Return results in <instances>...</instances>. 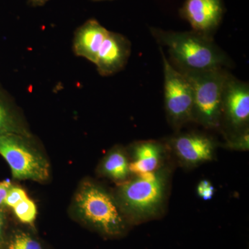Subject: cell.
<instances>
[{
  "mask_svg": "<svg viewBox=\"0 0 249 249\" xmlns=\"http://www.w3.org/2000/svg\"><path fill=\"white\" fill-rule=\"evenodd\" d=\"M13 209L19 222L27 224H31L35 222L37 214V206L34 201L29 197L20 201Z\"/></svg>",
  "mask_w": 249,
  "mask_h": 249,
  "instance_id": "15",
  "label": "cell"
},
{
  "mask_svg": "<svg viewBox=\"0 0 249 249\" xmlns=\"http://www.w3.org/2000/svg\"><path fill=\"white\" fill-rule=\"evenodd\" d=\"M129 163L124 150L120 147H116L103 160L101 173L114 181H124L130 173Z\"/></svg>",
  "mask_w": 249,
  "mask_h": 249,
  "instance_id": "14",
  "label": "cell"
},
{
  "mask_svg": "<svg viewBox=\"0 0 249 249\" xmlns=\"http://www.w3.org/2000/svg\"><path fill=\"white\" fill-rule=\"evenodd\" d=\"M0 155L16 179L45 182L50 176L48 160L32 142L31 135L0 134Z\"/></svg>",
  "mask_w": 249,
  "mask_h": 249,
  "instance_id": "5",
  "label": "cell"
},
{
  "mask_svg": "<svg viewBox=\"0 0 249 249\" xmlns=\"http://www.w3.org/2000/svg\"><path fill=\"white\" fill-rule=\"evenodd\" d=\"M181 73L193 89V121L206 128L220 127L223 88L229 72L224 68H220Z\"/></svg>",
  "mask_w": 249,
  "mask_h": 249,
  "instance_id": "4",
  "label": "cell"
},
{
  "mask_svg": "<svg viewBox=\"0 0 249 249\" xmlns=\"http://www.w3.org/2000/svg\"><path fill=\"white\" fill-rule=\"evenodd\" d=\"M224 11L222 0H186L179 14L193 31L213 37L222 22Z\"/></svg>",
  "mask_w": 249,
  "mask_h": 249,
  "instance_id": "8",
  "label": "cell"
},
{
  "mask_svg": "<svg viewBox=\"0 0 249 249\" xmlns=\"http://www.w3.org/2000/svg\"><path fill=\"white\" fill-rule=\"evenodd\" d=\"M7 249H42L36 239L24 232L15 234L8 243Z\"/></svg>",
  "mask_w": 249,
  "mask_h": 249,
  "instance_id": "16",
  "label": "cell"
},
{
  "mask_svg": "<svg viewBox=\"0 0 249 249\" xmlns=\"http://www.w3.org/2000/svg\"><path fill=\"white\" fill-rule=\"evenodd\" d=\"M8 133L31 135L14 100L0 85V134Z\"/></svg>",
  "mask_w": 249,
  "mask_h": 249,
  "instance_id": "13",
  "label": "cell"
},
{
  "mask_svg": "<svg viewBox=\"0 0 249 249\" xmlns=\"http://www.w3.org/2000/svg\"><path fill=\"white\" fill-rule=\"evenodd\" d=\"M5 224H6V213L2 209H0V249L4 243Z\"/></svg>",
  "mask_w": 249,
  "mask_h": 249,
  "instance_id": "21",
  "label": "cell"
},
{
  "mask_svg": "<svg viewBox=\"0 0 249 249\" xmlns=\"http://www.w3.org/2000/svg\"><path fill=\"white\" fill-rule=\"evenodd\" d=\"M150 30L157 42L168 48L169 61L179 71H204L230 65V60L213 37L194 31L180 32L154 27Z\"/></svg>",
  "mask_w": 249,
  "mask_h": 249,
  "instance_id": "1",
  "label": "cell"
},
{
  "mask_svg": "<svg viewBox=\"0 0 249 249\" xmlns=\"http://www.w3.org/2000/svg\"><path fill=\"white\" fill-rule=\"evenodd\" d=\"M26 191L19 187L11 186L6 195L4 201V206L10 208H14L20 201L27 198Z\"/></svg>",
  "mask_w": 249,
  "mask_h": 249,
  "instance_id": "18",
  "label": "cell"
},
{
  "mask_svg": "<svg viewBox=\"0 0 249 249\" xmlns=\"http://www.w3.org/2000/svg\"><path fill=\"white\" fill-rule=\"evenodd\" d=\"M109 31L97 19H89L74 32L73 52L76 56L87 59L94 64L98 52Z\"/></svg>",
  "mask_w": 249,
  "mask_h": 249,
  "instance_id": "11",
  "label": "cell"
},
{
  "mask_svg": "<svg viewBox=\"0 0 249 249\" xmlns=\"http://www.w3.org/2000/svg\"><path fill=\"white\" fill-rule=\"evenodd\" d=\"M12 186L9 181L0 182V209L4 206V201L10 188Z\"/></svg>",
  "mask_w": 249,
  "mask_h": 249,
  "instance_id": "20",
  "label": "cell"
},
{
  "mask_svg": "<svg viewBox=\"0 0 249 249\" xmlns=\"http://www.w3.org/2000/svg\"><path fill=\"white\" fill-rule=\"evenodd\" d=\"M74 208L83 222L103 234L117 235L125 229L126 217L116 198L97 183H82L75 196Z\"/></svg>",
  "mask_w": 249,
  "mask_h": 249,
  "instance_id": "3",
  "label": "cell"
},
{
  "mask_svg": "<svg viewBox=\"0 0 249 249\" xmlns=\"http://www.w3.org/2000/svg\"><path fill=\"white\" fill-rule=\"evenodd\" d=\"M196 193L204 200H210L214 196V188L208 180H202L196 187Z\"/></svg>",
  "mask_w": 249,
  "mask_h": 249,
  "instance_id": "19",
  "label": "cell"
},
{
  "mask_svg": "<svg viewBox=\"0 0 249 249\" xmlns=\"http://www.w3.org/2000/svg\"><path fill=\"white\" fill-rule=\"evenodd\" d=\"M93 1H107V0H91Z\"/></svg>",
  "mask_w": 249,
  "mask_h": 249,
  "instance_id": "23",
  "label": "cell"
},
{
  "mask_svg": "<svg viewBox=\"0 0 249 249\" xmlns=\"http://www.w3.org/2000/svg\"><path fill=\"white\" fill-rule=\"evenodd\" d=\"M131 53V42L118 33L109 31L98 52L94 65L101 76H113L127 65Z\"/></svg>",
  "mask_w": 249,
  "mask_h": 249,
  "instance_id": "9",
  "label": "cell"
},
{
  "mask_svg": "<svg viewBox=\"0 0 249 249\" xmlns=\"http://www.w3.org/2000/svg\"><path fill=\"white\" fill-rule=\"evenodd\" d=\"M227 145L229 148L234 150H240V151L249 150V128L238 133L231 134V136L227 139Z\"/></svg>",
  "mask_w": 249,
  "mask_h": 249,
  "instance_id": "17",
  "label": "cell"
},
{
  "mask_svg": "<svg viewBox=\"0 0 249 249\" xmlns=\"http://www.w3.org/2000/svg\"><path fill=\"white\" fill-rule=\"evenodd\" d=\"M221 114V124L224 121L232 134L249 128V84L237 79L230 73L223 88Z\"/></svg>",
  "mask_w": 249,
  "mask_h": 249,
  "instance_id": "7",
  "label": "cell"
},
{
  "mask_svg": "<svg viewBox=\"0 0 249 249\" xmlns=\"http://www.w3.org/2000/svg\"><path fill=\"white\" fill-rule=\"evenodd\" d=\"M164 75V103L168 121L175 128L193 121V93L191 85L181 71L165 57L160 47Z\"/></svg>",
  "mask_w": 249,
  "mask_h": 249,
  "instance_id": "6",
  "label": "cell"
},
{
  "mask_svg": "<svg viewBox=\"0 0 249 249\" xmlns=\"http://www.w3.org/2000/svg\"><path fill=\"white\" fill-rule=\"evenodd\" d=\"M49 0H28V4L34 7L44 6Z\"/></svg>",
  "mask_w": 249,
  "mask_h": 249,
  "instance_id": "22",
  "label": "cell"
},
{
  "mask_svg": "<svg viewBox=\"0 0 249 249\" xmlns=\"http://www.w3.org/2000/svg\"><path fill=\"white\" fill-rule=\"evenodd\" d=\"M172 147L179 160L187 165H197L212 160L214 142L209 136L197 132L178 134L171 139Z\"/></svg>",
  "mask_w": 249,
  "mask_h": 249,
  "instance_id": "10",
  "label": "cell"
},
{
  "mask_svg": "<svg viewBox=\"0 0 249 249\" xmlns=\"http://www.w3.org/2000/svg\"><path fill=\"white\" fill-rule=\"evenodd\" d=\"M167 177L164 171L135 175L118 188L116 200L124 213L134 222L158 215L165 200Z\"/></svg>",
  "mask_w": 249,
  "mask_h": 249,
  "instance_id": "2",
  "label": "cell"
},
{
  "mask_svg": "<svg viewBox=\"0 0 249 249\" xmlns=\"http://www.w3.org/2000/svg\"><path fill=\"white\" fill-rule=\"evenodd\" d=\"M163 146L155 141L136 142L132 148L133 160L129 163L130 173L134 175L155 173L160 170L163 155Z\"/></svg>",
  "mask_w": 249,
  "mask_h": 249,
  "instance_id": "12",
  "label": "cell"
}]
</instances>
